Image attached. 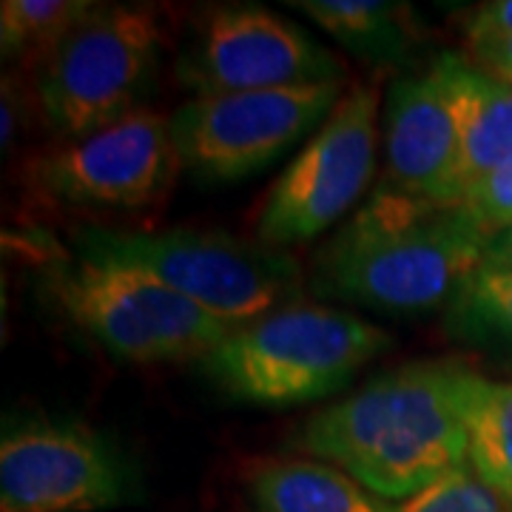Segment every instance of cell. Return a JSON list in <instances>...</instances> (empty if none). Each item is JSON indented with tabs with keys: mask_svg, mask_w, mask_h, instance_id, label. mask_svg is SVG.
<instances>
[{
	"mask_svg": "<svg viewBox=\"0 0 512 512\" xmlns=\"http://www.w3.org/2000/svg\"><path fill=\"white\" fill-rule=\"evenodd\" d=\"M20 134V100L9 94V86H3V120H0V146L3 154L15 146Z\"/></svg>",
	"mask_w": 512,
	"mask_h": 512,
	"instance_id": "obj_24",
	"label": "cell"
},
{
	"mask_svg": "<svg viewBox=\"0 0 512 512\" xmlns=\"http://www.w3.org/2000/svg\"><path fill=\"white\" fill-rule=\"evenodd\" d=\"M72 248L163 282L231 328L302 299L305 285V274L291 251L262 245L259 239L231 237L225 231H126L80 225L72 234Z\"/></svg>",
	"mask_w": 512,
	"mask_h": 512,
	"instance_id": "obj_4",
	"label": "cell"
},
{
	"mask_svg": "<svg viewBox=\"0 0 512 512\" xmlns=\"http://www.w3.org/2000/svg\"><path fill=\"white\" fill-rule=\"evenodd\" d=\"M345 83L271 92L191 97L171 114L183 171L208 183H234L274 165L328 120Z\"/></svg>",
	"mask_w": 512,
	"mask_h": 512,
	"instance_id": "obj_9",
	"label": "cell"
},
{
	"mask_svg": "<svg viewBox=\"0 0 512 512\" xmlns=\"http://www.w3.org/2000/svg\"><path fill=\"white\" fill-rule=\"evenodd\" d=\"M143 498L137 464L92 424L40 413L3 424L0 512H103Z\"/></svg>",
	"mask_w": 512,
	"mask_h": 512,
	"instance_id": "obj_8",
	"label": "cell"
},
{
	"mask_svg": "<svg viewBox=\"0 0 512 512\" xmlns=\"http://www.w3.org/2000/svg\"><path fill=\"white\" fill-rule=\"evenodd\" d=\"M487 234L461 202H436L376 183L313 256L316 296L390 316L450 308L484 259Z\"/></svg>",
	"mask_w": 512,
	"mask_h": 512,
	"instance_id": "obj_2",
	"label": "cell"
},
{
	"mask_svg": "<svg viewBox=\"0 0 512 512\" xmlns=\"http://www.w3.org/2000/svg\"><path fill=\"white\" fill-rule=\"evenodd\" d=\"M393 512H512V507L464 464L421 493L393 504Z\"/></svg>",
	"mask_w": 512,
	"mask_h": 512,
	"instance_id": "obj_19",
	"label": "cell"
},
{
	"mask_svg": "<svg viewBox=\"0 0 512 512\" xmlns=\"http://www.w3.org/2000/svg\"><path fill=\"white\" fill-rule=\"evenodd\" d=\"M427 66L456 123L458 185L464 197L470 185L512 157V86L458 52H441Z\"/></svg>",
	"mask_w": 512,
	"mask_h": 512,
	"instance_id": "obj_13",
	"label": "cell"
},
{
	"mask_svg": "<svg viewBox=\"0 0 512 512\" xmlns=\"http://www.w3.org/2000/svg\"><path fill=\"white\" fill-rule=\"evenodd\" d=\"M481 265L484 268H498V271H512V225L487 239Z\"/></svg>",
	"mask_w": 512,
	"mask_h": 512,
	"instance_id": "obj_23",
	"label": "cell"
},
{
	"mask_svg": "<svg viewBox=\"0 0 512 512\" xmlns=\"http://www.w3.org/2000/svg\"><path fill=\"white\" fill-rule=\"evenodd\" d=\"M37 262L43 296L94 345L126 365L197 362L234 330L126 265L74 248H46Z\"/></svg>",
	"mask_w": 512,
	"mask_h": 512,
	"instance_id": "obj_5",
	"label": "cell"
},
{
	"mask_svg": "<svg viewBox=\"0 0 512 512\" xmlns=\"http://www.w3.org/2000/svg\"><path fill=\"white\" fill-rule=\"evenodd\" d=\"M94 9L89 0H3L0 49L6 60L35 57L37 63Z\"/></svg>",
	"mask_w": 512,
	"mask_h": 512,
	"instance_id": "obj_17",
	"label": "cell"
},
{
	"mask_svg": "<svg viewBox=\"0 0 512 512\" xmlns=\"http://www.w3.org/2000/svg\"><path fill=\"white\" fill-rule=\"evenodd\" d=\"M382 126V183L424 200H461L456 123L430 66L390 83Z\"/></svg>",
	"mask_w": 512,
	"mask_h": 512,
	"instance_id": "obj_12",
	"label": "cell"
},
{
	"mask_svg": "<svg viewBox=\"0 0 512 512\" xmlns=\"http://www.w3.org/2000/svg\"><path fill=\"white\" fill-rule=\"evenodd\" d=\"M461 416L467 467L512 507V379H490L470 367Z\"/></svg>",
	"mask_w": 512,
	"mask_h": 512,
	"instance_id": "obj_16",
	"label": "cell"
},
{
	"mask_svg": "<svg viewBox=\"0 0 512 512\" xmlns=\"http://www.w3.org/2000/svg\"><path fill=\"white\" fill-rule=\"evenodd\" d=\"M180 171L171 117L154 109L63 140L32 165V177L46 197L74 208L111 211H140L163 202Z\"/></svg>",
	"mask_w": 512,
	"mask_h": 512,
	"instance_id": "obj_11",
	"label": "cell"
},
{
	"mask_svg": "<svg viewBox=\"0 0 512 512\" xmlns=\"http://www.w3.org/2000/svg\"><path fill=\"white\" fill-rule=\"evenodd\" d=\"M461 205L467 208V214L476 220V225L493 237L498 231L512 225V157L507 163H501L487 177H481L476 185L467 188V194L461 197Z\"/></svg>",
	"mask_w": 512,
	"mask_h": 512,
	"instance_id": "obj_20",
	"label": "cell"
},
{
	"mask_svg": "<svg viewBox=\"0 0 512 512\" xmlns=\"http://www.w3.org/2000/svg\"><path fill=\"white\" fill-rule=\"evenodd\" d=\"M379 92L353 83L328 120L268 188L254 222V239L279 251L308 245L339 228L367 200L379 154Z\"/></svg>",
	"mask_w": 512,
	"mask_h": 512,
	"instance_id": "obj_7",
	"label": "cell"
},
{
	"mask_svg": "<svg viewBox=\"0 0 512 512\" xmlns=\"http://www.w3.org/2000/svg\"><path fill=\"white\" fill-rule=\"evenodd\" d=\"M390 345L359 313L296 299L234 328L197 365L234 402L288 410L342 393Z\"/></svg>",
	"mask_w": 512,
	"mask_h": 512,
	"instance_id": "obj_3",
	"label": "cell"
},
{
	"mask_svg": "<svg viewBox=\"0 0 512 512\" xmlns=\"http://www.w3.org/2000/svg\"><path fill=\"white\" fill-rule=\"evenodd\" d=\"M470 367L424 359L390 367L316 410L293 447L322 458L390 504L467 464L464 382Z\"/></svg>",
	"mask_w": 512,
	"mask_h": 512,
	"instance_id": "obj_1",
	"label": "cell"
},
{
	"mask_svg": "<svg viewBox=\"0 0 512 512\" xmlns=\"http://www.w3.org/2000/svg\"><path fill=\"white\" fill-rule=\"evenodd\" d=\"M350 55L376 66L402 63L416 43L410 6L387 0H291Z\"/></svg>",
	"mask_w": 512,
	"mask_h": 512,
	"instance_id": "obj_15",
	"label": "cell"
},
{
	"mask_svg": "<svg viewBox=\"0 0 512 512\" xmlns=\"http://www.w3.org/2000/svg\"><path fill=\"white\" fill-rule=\"evenodd\" d=\"M470 57L484 69L498 74L512 86V32L507 35H470L467 37Z\"/></svg>",
	"mask_w": 512,
	"mask_h": 512,
	"instance_id": "obj_21",
	"label": "cell"
},
{
	"mask_svg": "<svg viewBox=\"0 0 512 512\" xmlns=\"http://www.w3.org/2000/svg\"><path fill=\"white\" fill-rule=\"evenodd\" d=\"M163 66V23L151 6L94 9L37 63L35 89L60 140H77L148 109Z\"/></svg>",
	"mask_w": 512,
	"mask_h": 512,
	"instance_id": "obj_6",
	"label": "cell"
},
{
	"mask_svg": "<svg viewBox=\"0 0 512 512\" xmlns=\"http://www.w3.org/2000/svg\"><path fill=\"white\" fill-rule=\"evenodd\" d=\"M194 97L345 83L342 60L293 20L254 3L208 9L177 57Z\"/></svg>",
	"mask_w": 512,
	"mask_h": 512,
	"instance_id": "obj_10",
	"label": "cell"
},
{
	"mask_svg": "<svg viewBox=\"0 0 512 512\" xmlns=\"http://www.w3.org/2000/svg\"><path fill=\"white\" fill-rule=\"evenodd\" d=\"M450 322L461 336L512 345V271L481 265L450 302Z\"/></svg>",
	"mask_w": 512,
	"mask_h": 512,
	"instance_id": "obj_18",
	"label": "cell"
},
{
	"mask_svg": "<svg viewBox=\"0 0 512 512\" xmlns=\"http://www.w3.org/2000/svg\"><path fill=\"white\" fill-rule=\"evenodd\" d=\"M512 32V0H490L470 12L467 37L470 35H507Z\"/></svg>",
	"mask_w": 512,
	"mask_h": 512,
	"instance_id": "obj_22",
	"label": "cell"
},
{
	"mask_svg": "<svg viewBox=\"0 0 512 512\" xmlns=\"http://www.w3.org/2000/svg\"><path fill=\"white\" fill-rule=\"evenodd\" d=\"M245 493L254 512H393V504L342 467L313 456H276L251 467Z\"/></svg>",
	"mask_w": 512,
	"mask_h": 512,
	"instance_id": "obj_14",
	"label": "cell"
}]
</instances>
